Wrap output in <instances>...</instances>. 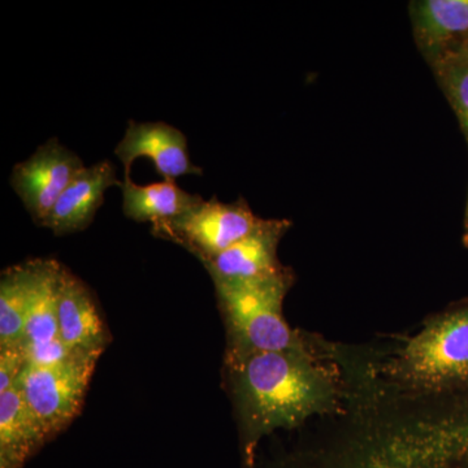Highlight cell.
Segmentation results:
<instances>
[{
    "label": "cell",
    "instance_id": "cell-18",
    "mask_svg": "<svg viewBox=\"0 0 468 468\" xmlns=\"http://www.w3.org/2000/svg\"><path fill=\"white\" fill-rule=\"evenodd\" d=\"M452 50L460 52V54L463 55L464 58H468V38L462 41L457 48H452Z\"/></svg>",
    "mask_w": 468,
    "mask_h": 468
},
{
    "label": "cell",
    "instance_id": "cell-13",
    "mask_svg": "<svg viewBox=\"0 0 468 468\" xmlns=\"http://www.w3.org/2000/svg\"><path fill=\"white\" fill-rule=\"evenodd\" d=\"M120 187L125 217L138 223H151V227L183 217L203 201L201 196L187 193L171 180L137 185L129 177Z\"/></svg>",
    "mask_w": 468,
    "mask_h": 468
},
{
    "label": "cell",
    "instance_id": "cell-1",
    "mask_svg": "<svg viewBox=\"0 0 468 468\" xmlns=\"http://www.w3.org/2000/svg\"><path fill=\"white\" fill-rule=\"evenodd\" d=\"M224 365L246 458L264 435L298 426L335 402L334 378L307 345L282 351H226Z\"/></svg>",
    "mask_w": 468,
    "mask_h": 468
},
{
    "label": "cell",
    "instance_id": "cell-12",
    "mask_svg": "<svg viewBox=\"0 0 468 468\" xmlns=\"http://www.w3.org/2000/svg\"><path fill=\"white\" fill-rule=\"evenodd\" d=\"M48 441L17 385L0 393V468L23 467Z\"/></svg>",
    "mask_w": 468,
    "mask_h": 468
},
{
    "label": "cell",
    "instance_id": "cell-3",
    "mask_svg": "<svg viewBox=\"0 0 468 468\" xmlns=\"http://www.w3.org/2000/svg\"><path fill=\"white\" fill-rule=\"evenodd\" d=\"M399 374L426 389L468 387V306L431 320L397 363Z\"/></svg>",
    "mask_w": 468,
    "mask_h": 468
},
{
    "label": "cell",
    "instance_id": "cell-2",
    "mask_svg": "<svg viewBox=\"0 0 468 468\" xmlns=\"http://www.w3.org/2000/svg\"><path fill=\"white\" fill-rule=\"evenodd\" d=\"M288 271L241 282H214L227 325V351L257 353L306 346L282 315V302L291 286Z\"/></svg>",
    "mask_w": 468,
    "mask_h": 468
},
{
    "label": "cell",
    "instance_id": "cell-20",
    "mask_svg": "<svg viewBox=\"0 0 468 468\" xmlns=\"http://www.w3.org/2000/svg\"><path fill=\"white\" fill-rule=\"evenodd\" d=\"M466 243L468 245V234H466Z\"/></svg>",
    "mask_w": 468,
    "mask_h": 468
},
{
    "label": "cell",
    "instance_id": "cell-4",
    "mask_svg": "<svg viewBox=\"0 0 468 468\" xmlns=\"http://www.w3.org/2000/svg\"><path fill=\"white\" fill-rule=\"evenodd\" d=\"M100 358L76 353L58 365L27 363L16 385L48 440L66 430L80 414Z\"/></svg>",
    "mask_w": 468,
    "mask_h": 468
},
{
    "label": "cell",
    "instance_id": "cell-9",
    "mask_svg": "<svg viewBox=\"0 0 468 468\" xmlns=\"http://www.w3.org/2000/svg\"><path fill=\"white\" fill-rule=\"evenodd\" d=\"M58 324L61 343L72 353L101 356L111 343L90 289L64 266L58 282Z\"/></svg>",
    "mask_w": 468,
    "mask_h": 468
},
{
    "label": "cell",
    "instance_id": "cell-7",
    "mask_svg": "<svg viewBox=\"0 0 468 468\" xmlns=\"http://www.w3.org/2000/svg\"><path fill=\"white\" fill-rule=\"evenodd\" d=\"M61 266L54 260H33L32 291L23 351L27 363L51 366L73 356L58 335V292Z\"/></svg>",
    "mask_w": 468,
    "mask_h": 468
},
{
    "label": "cell",
    "instance_id": "cell-15",
    "mask_svg": "<svg viewBox=\"0 0 468 468\" xmlns=\"http://www.w3.org/2000/svg\"><path fill=\"white\" fill-rule=\"evenodd\" d=\"M33 261L3 271L0 279V350L23 349L30 291Z\"/></svg>",
    "mask_w": 468,
    "mask_h": 468
},
{
    "label": "cell",
    "instance_id": "cell-14",
    "mask_svg": "<svg viewBox=\"0 0 468 468\" xmlns=\"http://www.w3.org/2000/svg\"><path fill=\"white\" fill-rule=\"evenodd\" d=\"M412 18L419 45L432 58L468 38V0H424Z\"/></svg>",
    "mask_w": 468,
    "mask_h": 468
},
{
    "label": "cell",
    "instance_id": "cell-10",
    "mask_svg": "<svg viewBox=\"0 0 468 468\" xmlns=\"http://www.w3.org/2000/svg\"><path fill=\"white\" fill-rule=\"evenodd\" d=\"M286 220H263L261 226L232 248L202 261L212 282H241L282 272L277 246L288 230Z\"/></svg>",
    "mask_w": 468,
    "mask_h": 468
},
{
    "label": "cell",
    "instance_id": "cell-5",
    "mask_svg": "<svg viewBox=\"0 0 468 468\" xmlns=\"http://www.w3.org/2000/svg\"><path fill=\"white\" fill-rule=\"evenodd\" d=\"M261 221L245 199L223 203L212 197L183 217L151 227V233L183 246L202 261L232 248L254 232Z\"/></svg>",
    "mask_w": 468,
    "mask_h": 468
},
{
    "label": "cell",
    "instance_id": "cell-16",
    "mask_svg": "<svg viewBox=\"0 0 468 468\" xmlns=\"http://www.w3.org/2000/svg\"><path fill=\"white\" fill-rule=\"evenodd\" d=\"M433 69L468 143V58L455 50L433 58Z\"/></svg>",
    "mask_w": 468,
    "mask_h": 468
},
{
    "label": "cell",
    "instance_id": "cell-17",
    "mask_svg": "<svg viewBox=\"0 0 468 468\" xmlns=\"http://www.w3.org/2000/svg\"><path fill=\"white\" fill-rule=\"evenodd\" d=\"M27 366L26 354L23 349L0 350V393L11 389L17 383V378Z\"/></svg>",
    "mask_w": 468,
    "mask_h": 468
},
{
    "label": "cell",
    "instance_id": "cell-6",
    "mask_svg": "<svg viewBox=\"0 0 468 468\" xmlns=\"http://www.w3.org/2000/svg\"><path fill=\"white\" fill-rule=\"evenodd\" d=\"M84 168L76 153L58 138H50L15 165L9 184L34 223L42 227L61 194Z\"/></svg>",
    "mask_w": 468,
    "mask_h": 468
},
{
    "label": "cell",
    "instance_id": "cell-19",
    "mask_svg": "<svg viewBox=\"0 0 468 468\" xmlns=\"http://www.w3.org/2000/svg\"><path fill=\"white\" fill-rule=\"evenodd\" d=\"M466 228H467V233L468 234V202H467V209H466Z\"/></svg>",
    "mask_w": 468,
    "mask_h": 468
},
{
    "label": "cell",
    "instance_id": "cell-8",
    "mask_svg": "<svg viewBox=\"0 0 468 468\" xmlns=\"http://www.w3.org/2000/svg\"><path fill=\"white\" fill-rule=\"evenodd\" d=\"M115 155L124 165V178L138 158H149L163 180L175 181L181 176H202V168L190 160L186 135L167 122H128L124 137L117 144Z\"/></svg>",
    "mask_w": 468,
    "mask_h": 468
},
{
    "label": "cell",
    "instance_id": "cell-11",
    "mask_svg": "<svg viewBox=\"0 0 468 468\" xmlns=\"http://www.w3.org/2000/svg\"><path fill=\"white\" fill-rule=\"evenodd\" d=\"M120 184L110 160L85 167L61 194L42 227L51 229L55 236L81 232L94 220L107 190Z\"/></svg>",
    "mask_w": 468,
    "mask_h": 468
}]
</instances>
